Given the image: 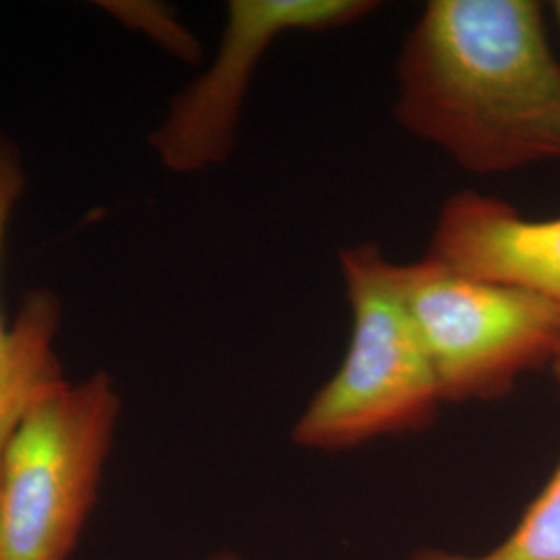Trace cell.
I'll use <instances>...</instances> for the list:
<instances>
[{
  "label": "cell",
  "instance_id": "7",
  "mask_svg": "<svg viewBox=\"0 0 560 560\" xmlns=\"http://www.w3.org/2000/svg\"><path fill=\"white\" fill-rule=\"evenodd\" d=\"M23 189L18 148L0 136V268L7 229ZM60 314L57 295L44 289L25 293L13 324L4 318L0 303V457L23 418L67 384L55 351Z\"/></svg>",
  "mask_w": 560,
  "mask_h": 560
},
{
  "label": "cell",
  "instance_id": "8",
  "mask_svg": "<svg viewBox=\"0 0 560 560\" xmlns=\"http://www.w3.org/2000/svg\"><path fill=\"white\" fill-rule=\"evenodd\" d=\"M407 560H560V460L515 529L480 555L421 550Z\"/></svg>",
  "mask_w": 560,
  "mask_h": 560
},
{
  "label": "cell",
  "instance_id": "3",
  "mask_svg": "<svg viewBox=\"0 0 560 560\" xmlns=\"http://www.w3.org/2000/svg\"><path fill=\"white\" fill-rule=\"evenodd\" d=\"M120 413L106 372L40 400L0 457V560H67L101 494Z\"/></svg>",
  "mask_w": 560,
  "mask_h": 560
},
{
  "label": "cell",
  "instance_id": "5",
  "mask_svg": "<svg viewBox=\"0 0 560 560\" xmlns=\"http://www.w3.org/2000/svg\"><path fill=\"white\" fill-rule=\"evenodd\" d=\"M372 0H233L214 62L179 92L150 136L162 164L180 175L226 161L243 102L261 57L280 36L347 27L370 15Z\"/></svg>",
  "mask_w": 560,
  "mask_h": 560
},
{
  "label": "cell",
  "instance_id": "9",
  "mask_svg": "<svg viewBox=\"0 0 560 560\" xmlns=\"http://www.w3.org/2000/svg\"><path fill=\"white\" fill-rule=\"evenodd\" d=\"M113 7L110 11L119 15L120 20L141 32H145L150 38L162 44L166 50L179 55L180 59L194 60L198 55V42L175 20V15L162 7L152 2H131V4H104Z\"/></svg>",
  "mask_w": 560,
  "mask_h": 560
},
{
  "label": "cell",
  "instance_id": "12",
  "mask_svg": "<svg viewBox=\"0 0 560 560\" xmlns=\"http://www.w3.org/2000/svg\"><path fill=\"white\" fill-rule=\"evenodd\" d=\"M552 11H555V15H557V21H559L560 25V0L559 2H555V4H552Z\"/></svg>",
  "mask_w": 560,
  "mask_h": 560
},
{
  "label": "cell",
  "instance_id": "1",
  "mask_svg": "<svg viewBox=\"0 0 560 560\" xmlns=\"http://www.w3.org/2000/svg\"><path fill=\"white\" fill-rule=\"evenodd\" d=\"M402 129L476 175L560 162V62L532 0H432L400 46Z\"/></svg>",
  "mask_w": 560,
  "mask_h": 560
},
{
  "label": "cell",
  "instance_id": "2",
  "mask_svg": "<svg viewBox=\"0 0 560 560\" xmlns=\"http://www.w3.org/2000/svg\"><path fill=\"white\" fill-rule=\"evenodd\" d=\"M340 272L351 307L349 347L335 376L293 425L298 446L322 453L418 432L444 402L381 247L361 243L342 249Z\"/></svg>",
  "mask_w": 560,
  "mask_h": 560
},
{
  "label": "cell",
  "instance_id": "11",
  "mask_svg": "<svg viewBox=\"0 0 560 560\" xmlns=\"http://www.w3.org/2000/svg\"><path fill=\"white\" fill-rule=\"evenodd\" d=\"M210 560H243L237 557V555H233V552H221V555H217V557H212Z\"/></svg>",
  "mask_w": 560,
  "mask_h": 560
},
{
  "label": "cell",
  "instance_id": "10",
  "mask_svg": "<svg viewBox=\"0 0 560 560\" xmlns=\"http://www.w3.org/2000/svg\"><path fill=\"white\" fill-rule=\"evenodd\" d=\"M550 365H552V372H555V378L559 382L560 386V345L559 349H557V353H555V358L550 361Z\"/></svg>",
  "mask_w": 560,
  "mask_h": 560
},
{
  "label": "cell",
  "instance_id": "6",
  "mask_svg": "<svg viewBox=\"0 0 560 560\" xmlns=\"http://www.w3.org/2000/svg\"><path fill=\"white\" fill-rule=\"evenodd\" d=\"M428 256L538 293L560 310V217L525 219L506 201L459 191L439 212Z\"/></svg>",
  "mask_w": 560,
  "mask_h": 560
},
{
  "label": "cell",
  "instance_id": "4",
  "mask_svg": "<svg viewBox=\"0 0 560 560\" xmlns=\"http://www.w3.org/2000/svg\"><path fill=\"white\" fill-rule=\"evenodd\" d=\"M390 280L444 402L499 399L559 349L560 310L538 293L465 275L432 256L390 261Z\"/></svg>",
  "mask_w": 560,
  "mask_h": 560
}]
</instances>
